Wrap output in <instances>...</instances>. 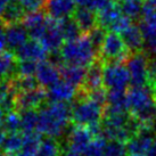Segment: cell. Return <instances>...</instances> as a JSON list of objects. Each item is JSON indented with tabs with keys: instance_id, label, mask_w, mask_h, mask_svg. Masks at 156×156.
<instances>
[{
	"instance_id": "cell-1",
	"label": "cell",
	"mask_w": 156,
	"mask_h": 156,
	"mask_svg": "<svg viewBox=\"0 0 156 156\" xmlns=\"http://www.w3.org/2000/svg\"><path fill=\"white\" fill-rule=\"evenodd\" d=\"M128 112L141 129L154 130L156 126V98L151 88L132 87L126 91Z\"/></svg>"
},
{
	"instance_id": "cell-2",
	"label": "cell",
	"mask_w": 156,
	"mask_h": 156,
	"mask_svg": "<svg viewBox=\"0 0 156 156\" xmlns=\"http://www.w3.org/2000/svg\"><path fill=\"white\" fill-rule=\"evenodd\" d=\"M71 121L72 107L69 104L50 103L39 112L37 131L47 138L57 139L65 133Z\"/></svg>"
},
{
	"instance_id": "cell-3",
	"label": "cell",
	"mask_w": 156,
	"mask_h": 156,
	"mask_svg": "<svg viewBox=\"0 0 156 156\" xmlns=\"http://www.w3.org/2000/svg\"><path fill=\"white\" fill-rule=\"evenodd\" d=\"M59 57L65 64L82 66L86 69L99 61L98 50L88 35H80L76 39L66 41L59 50Z\"/></svg>"
},
{
	"instance_id": "cell-4",
	"label": "cell",
	"mask_w": 156,
	"mask_h": 156,
	"mask_svg": "<svg viewBox=\"0 0 156 156\" xmlns=\"http://www.w3.org/2000/svg\"><path fill=\"white\" fill-rule=\"evenodd\" d=\"M104 106L83 94L72 106V121L75 126L95 128L101 124L104 116Z\"/></svg>"
},
{
	"instance_id": "cell-5",
	"label": "cell",
	"mask_w": 156,
	"mask_h": 156,
	"mask_svg": "<svg viewBox=\"0 0 156 156\" xmlns=\"http://www.w3.org/2000/svg\"><path fill=\"white\" fill-rule=\"evenodd\" d=\"M131 55L121 35L114 32L106 34L103 44L98 51V58L103 63H122Z\"/></svg>"
},
{
	"instance_id": "cell-6",
	"label": "cell",
	"mask_w": 156,
	"mask_h": 156,
	"mask_svg": "<svg viewBox=\"0 0 156 156\" xmlns=\"http://www.w3.org/2000/svg\"><path fill=\"white\" fill-rule=\"evenodd\" d=\"M103 83L108 90H126L130 83L129 71L122 63H104Z\"/></svg>"
},
{
	"instance_id": "cell-7",
	"label": "cell",
	"mask_w": 156,
	"mask_h": 156,
	"mask_svg": "<svg viewBox=\"0 0 156 156\" xmlns=\"http://www.w3.org/2000/svg\"><path fill=\"white\" fill-rule=\"evenodd\" d=\"M140 30L149 50V55L156 56V5L145 1L141 13Z\"/></svg>"
},
{
	"instance_id": "cell-8",
	"label": "cell",
	"mask_w": 156,
	"mask_h": 156,
	"mask_svg": "<svg viewBox=\"0 0 156 156\" xmlns=\"http://www.w3.org/2000/svg\"><path fill=\"white\" fill-rule=\"evenodd\" d=\"M148 58L149 54L139 51L131 54L126 59V69L130 74L132 87H146L148 83Z\"/></svg>"
},
{
	"instance_id": "cell-9",
	"label": "cell",
	"mask_w": 156,
	"mask_h": 156,
	"mask_svg": "<svg viewBox=\"0 0 156 156\" xmlns=\"http://www.w3.org/2000/svg\"><path fill=\"white\" fill-rule=\"evenodd\" d=\"M98 25L103 29H112V26L123 16L119 0H97L94 6Z\"/></svg>"
},
{
	"instance_id": "cell-10",
	"label": "cell",
	"mask_w": 156,
	"mask_h": 156,
	"mask_svg": "<svg viewBox=\"0 0 156 156\" xmlns=\"http://www.w3.org/2000/svg\"><path fill=\"white\" fill-rule=\"evenodd\" d=\"M44 9L49 18L65 21L73 16L78 8L74 0H46Z\"/></svg>"
},
{
	"instance_id": "cell-11",
	"label": "cell",
	"mask_w": 156,
	"mask_h": 156,
	"mask_svg": "<svg viewBox=\"0 0 156 156\" xmlns=\"http://www.w3.org/2000/svg\"><path fill=\"white\" fill-rule=\"evenodd\" d=\"M155 137L156 133L154 130L141 129L129 143H126L128 153L130 155L146 156L152 147Z\"/></svg>"
},
{
	"instance_id": "cell-12",
	"label": "cell",
	"mask_w": 156,
	"mask_h": 156,
	"mask_svg": "<svg viewBox=\"0 0 156 156\" xmlns=\"http://www.w3.org/2000/svg\"><path fill=\"white\" fill-rule=\"evenodd\" d=\"M47 56V49L38 40H29L16 50V58H18L20 62H31L39 64L46 61Z\"/></svg>"
},
{
	"instance_id": "cell-13",
	"label": "cell",
	"mask_w": 156,
	"mask_h": 156,
	"mask_svg": "<svg viewBox=\"0 0 156 156\" xmlns=\"http://www.w3.org/2000/svg\"><path fill=\"white\" fill-rule=\"evenodd\" d=\"M22 24L27 30L29 34L33 38V40L39 41L40 38L44 35V31L47 30L49 17H47L41 12H31L24 15Z\"/></svg>"
},
{
	"instance_id": "cell-14",
	"label": "cell",
	"mask_w": 156,
	"mask_h": 156,
	"mask_svg": "<svg viewBox=\"0 0 156 156\" xmlns=\"http://www.w3.org/2000/svg\"><path fill=\"white\" fill-rule=\"evenodd\" d=\"M64 37L61 31L59 21H55L49 18V24H48L47 30L44 31V35L40 38L39 42L47 49L48 52H56L61 50L63 42H64Z\"/></svg>"
},
{
	"instance_id": "cell-15",
	"label": "cell",
	"mask_w": 156,
	"mask_h": 156,
	"mask_svg": "<svg viewBox=\"0 0 156 156\" xmlns=\"http://www.w3.org/2000/svg\"><path fill=\"white\" fill-rule=\"evenodd\" d=\"M47 94L42 88L37 87L32 90L18 92L16 98V107L21 111H35L44 104Z\"/></svg>"
},
{
	"instance_id": "cell-16",
	"label": "cell",
	"mask_w": 156,
	"mask_h": 156,
	"mask_svg": "<svg viewBox=\"0 0 156 156\" xmlns=\"http://www.w3.org/2000/svg\"><path fill=\"white\" fill-rule=\"evenodd\" d=\"M46 94H47V98L50 100V103L69 104L73 99H75V97L78 96V89L64 80H59L54 86L48 88Z\"/></svg>"
},
{
	"instance_id": "cell-17",
	"label": "cell",
	"mask_w": 156,
	"mask_h": 156,
	"mask_svg": "<svg viewBox=\"0 0 156 156\" xmlns=\"http://www.w3.org/2000/svg\"><path fill=\"white\" fill-rule=\"evenodd\" d=\"M35 80L41 87L50 88L61 80V69L52 62H41L37 67Z\"/></svg>"
},
{
	"instance_id": "cell-18",
	"label": "cell",
	"mask_w": 156,
	"mask_h": 156,
	"mask_svg": "<svg viewBox=\"0 0 156 156\" xmlns=\"http://www.w3.org/2000/svg\"><path fill=\"white\" fill-rule=\"evenodd\" d=\"M96 137L90 128L82 126H74L67 134V146L86 153V148L92 138ZM86 155V154H84Z\"/></svg>"
},
{
	"instance_id": "cell-19",
	"label": "cell",
	"mask_w": 156,
	"mask_h": 156,
	"mask_svg": "<svg viewBox=\"0 0 156 156\" xmlns=\"http://www.w3.org/2000/svg\"><path fill=\"white\" fill-rule=\"evenodd\" d=\"M5 35H6V42H7V47L10 49H16L21 48L24 44L29 41V32L23 24H12V25H7L5 29Z\"/></svg>"
},
{
	"instance_id": "cell-20",
	"label": "cell",
	"mask_w": 156,
	"mask_h": 156,
	"mask_svg": "<svg viewBox=\"0 0 156 156\" xmlns=\"http://www.w3.org/2000/svg\"><path fill=\"white\" fill-rule=\"evenodd\" d=\"M17 95L18 91L14 83V80H0V108L7 112L12 111L14 106H16Z\"/></svg>"
},
{
	"instance_id": "cell-21",
	"label": "cell",
	"mask_w": 156,
	"mask_h": 156,
	"mask_svg": "<svg viewBox=\"0 0 156 156\" xmlns=\"http://www.w3.org/2000/svg\"><path fill=\"white\" fill-rule=\"evenodd\" d=\"M122 39L124 41L128 49L131 51V54L139 51H144V44L145 39L141 33V30L138 25L131 24L123 33L121 34Z\"/></svg>"
},
{
	"instance_id": "cell-22",
	"label": "cell",
	"mask_w": 156,
	"mask_h": 156,
	"mask_svg": "<svg viewBox=\"0 0 156 156\" xmlns=\"http://www.w3.org/2000/svg\"><path fill=\"white\" fill-rule=\"evenodd\" d=\"M74 22L76 23L78 27L81 32L89 33L98 25L97 22V15L95 10L91 8H78L73 15Z\"/></svg>"
},
{
	"instance_id": "cell-23",
	"label": "cell",
	"mask_w": 156,
	"mask_h": 156,
	"mask_svg": "<svg viewBox=\"0 0 156 156\" xmlns=\"http://www.w3.org/2000/svg\"><path fill=\"white\" fill-rule=\"evenodd\" d=\"M87 71L88 69L82 66L65 64L61 67V76L64 81L69 82V84L74 86L75 88H82L84 84L86 76H87Z\"/></svg>"
},
{
	"instance_id": "cell-24",
	"label": "cell",
	"mask_w": 156,
	"mask_h": 156,
	"mask_svg": "<svg viewBox=\"0 0 156 156\" xmlns=\"http://www.w3.org/2000/svg\"><path fill=\"white\" fill-rule=\"evenodd\" d=\"M103 65H100L99 61L91 65L87 71V76L82 87V92L87 94L90 91L97 90L103 88Z\"/></svg>"
},
{
	"instance_id": "cell-25",
	"label": "cell",
	"mask_w": 156,
	"mask_h": 156,
	"mask_svg": "<svg viewBox=\"0 0 156 156\" xmlns=\"http://www.w3.org/2000/svg\"><path fill=\"white\" fill-rule=\"evenodd\" d=\"M23 143H24V136L20 132L8 133L5 139L4 146H2L4 153L8 156L21 153L23 149Z\"/></svg>"
},
{
	"instance_id": "cell-26",
	"label": "cell",
	"mask_w": 156,
	"mask_h": 156,
	"mask_svg": "<svg viewBox=\"0 0 156 156\" xmlns=\"http://www.w3.org/2000/svg\"><path fill=\"white\" fill-rule=\"evenodd\" d=\"M16 55L12 51H6L0 54V80L7 79L10 74L16 71Z\"/></svg>"
},
{
	"instance_id": "cell-27",
	"label": "cell",
	"mask_w": 156,
	"mask_h": 156,
	"mask_svg": "<svg viewBox=\"0 0 156 156\" xmlns=\"http://www.w3.org/2000/svg\"><path fill=\"white\" fill-rule=\"evenodd\" d=\"M24 17V9L20 4H12L9 5L5 13L1 15V20L6 25H12V24H17L22 22Z\"/></svg>"
},
{
	"instance_id": "cell-28",
	"label": "cell",
	"mask_w": 156,
	"mask_h": 156,
	"mask_svg": "<svg viewBox=\"0 0 156 156\" xmlns=\"http://www.w3.org/2000/svg\"><path fill=\"white\" fill-rule=\"evenodd\" d=\"M39 113L37 111H23L21 113V130L23 133H32L38 128Z\"/></svg>"
},
{
	"instance_id": "cell-29",
	"label": "cell",
	"mask_w": 156,
	"mask_h": 156,
	"mask_svg": "<svg viewBox=\"0 0 156 156\" xmlns=\"http://www.w3.org/2000/svg\"><path fill=\"white\" fill-rule=\"evenodd\" d=\"M143 6L144 1H141V0H124L121 2L122 13L130 20L141 17Z\"/></svg>"
},
{
	"instance_id": "cell-30",
	"label": "cell",
	"mask_w": 156,
	"mask_h": 156,
	"mask_svg": "<svg viewBox=\"0 0 156 156\" xmlns=\"http://www.w3.org/2000/svg\"><path fill=\"white\" fill-rule=\"evenodd\" d=\"M63 149L56 139L46 138L41 141L40 148L35 156H62Z\"/></svg>"
},
{
	"instance_id": "cell-31",
	"label": "cell",
	"mask_w": 156,
	"mask_h": 156,
	"mask_svg": "<svg viewBox=\"0 0 156 156\" xmlns=\"http://www.w3.org/2000/svg\"><path fill=\"white\" fill-rule=\"evenodd\" d=\"M23 136H24V143H23L22 152L30 156H35L42 141L39 133L32 132V133H23Z\"/></svg>"
},
{
	"instance_id": "cell-32",
	"label": "cell",
	"mask_w": 156,
	"mask_h": 156,
	"mask_svg": "<svg viewBox=\"0 0 156 156\" xmlns=\"http://www.w3.org/2000/svg\"><path fill=\"white\" fill-rule=\"evenodd\" d=\"M106 139L104 136H96L86 148V156H104L106 149Z\"/></svg>"
},
{
	"instance_id": "cell-33",
	"label": "cell",
	"mask_w": 156,
	"mask_h": 156,
	"mask_svg": "<svg viewBox=\"0 0 156 156\" xmlns=\"http://www.w3.org/2000/svg\"><path fill=\"white\" fill-rule=\"evenodd\" d=\"M4 128L6 129V131H8V133L18 132V130H21V114L14 109L6 113Z\"/></svg>"
},
{
	"instance_id": "cell-34",
	"label": "cell",
	"mask_w": 156,
	"mask_h": 156,
	"mask_svg": "<svg viewBox=\"0 0 156 156\" xmlns=\"http://www.w3.org/2000/svg\"><path fill=\"white\" fill-rule=\"evenodd\" d=\"M59 26L61 31L63 33V37L66 41L69 40L76 39L80 37V29L78 27L76 23L74 22V20H65V21H59Z\"/></svg>"
},
{
	"instance_id": "cell-35",
	"label": "cell",
	"mask_w": 156,
	"mask_h": 156,
	"mask_svg": "<svg viewBox=\"0 0 156 156\" xmlns=\"http://www.w3.org/2000/svg\"><path fill=\"white\" fill-rule=\"evenodd\" d=\"M38 64L31 63V62H20L16 66V74L18 78L27 79V78H35Z\"/></svg>"
},
{
	"instance_id": "cell-36",
	"label": "cell",
	"mask_w": 156,
	"mask_h": 156,
	"mask_svg": "<svg viewBox=\"0 0 156 156\" xmlns=\"http://www.w3.org/2000/svg\"><path fill=\"white\" fill-rule=\"evenodd\" d=\"M104 156H128L126 145L120 141H109L106 145Z\"/></svg>"
},
{
	"instance_id": "cell-37",
	"label": "cell",
	"mask_w": 156,
	"mask_h": 156,
	"mask_svg": "<svg viewBox=\"0 0 156 156\" xmlns=\"http://www.w3.org/2000/svg\"><path fill=\"white\" fill-rule=\"evenodd\" d=\"M106 32H105V29H103L101 26L97 25L94 29V30H91L89 33H88V38L90 39V41L92 42V44L96 47V49L99 51V48L100 46L103 44L105 40V37H106Z\"/></svg>"
},
{
	"instance_id": "cell-38",
	"label": "cell",
	"mask_w": 156,
	"mask_h": 156,
	"mask_svg": "<svg viewBox=\"0 0 156 156\" xmlns=\"http://www.w3.org/2000/svg\"><path fill=\"white\" fill-rule=\"evenodd\" d=\"M18 1H20L18 4L27 13L40 12V9L44 7V4H46V0H18Z\"/></svg>"
},
{
	"instance_id": "cell-39",
	"label": "cell",
	"mask_w": 156,
	"mask_h": 156,
	"mask_svg": "<svg viewBox=\"0 0 156 156\" xmlns=\"http://www.w3.org/2000/svg\"><path fill=\"white\" fill-rule=\"evenodd\" d=\"M62 156H86L84 153L79 151V149H75L73 147H69L66 145V147L63 149L62 152Z\"/></svg>"
},
{
	"instance_id": "cell-40",
	"label": "cell",
	"mask_w": 156,
	"mask_h": 156,
	"mask_svg": "<svg viewBox=\"0 0 156 156\" xmlns=\"http://www.w3.org/2000/svg\"><path fill=\"white\" fill-rule=\"evenodd\" d=\"M75 4L80 6L81 8H94L95 4L97 2V0H74Z\"/></svg>"
},
{
	"instance_id": "cell-41",
	"label": "cell",
	"mask_w": 156,
	"mask_h": 156,
	"mask_svg": "<svg viewBox=\"0 0 156 156\" xmlns=\"http://www.w3.org/2000/svg\"><path fill=\"white\" fill-rule=\"evenodd\" d=\"M6 47H7V42H6L5 30L2 27H0V54L5 51V48Z\"/></svg>"
},
{
	"instance_id": "cell-42",
	"label": "cell",
	"mask_w": 156,
	"mask_h": 156,
	"mask_svg": "<svg viewBox=\"0 0 156 156\" xmlns=\"http://www.w3.org/2000/svg\"><path fill=\"white\" fill-rule=\"evenodd\" d=\"M10 4H12L10 0H0V17H1V15L5 13V10L7 9V7Z\"/></svg>"
},
{
	"instance_id": "cell-43",
	"label": "cell",
	"mask_w": 156,
	"mask_h": 156,
	"mask_svg": "<svg viewBox=\"0 0 156 156\" xmlns=\"http://www.w3.org/2000/svg\"><path fill=\"white\" fill-rule=\"evenodd\" d=\"M146 156H156V137H155V139H154V143H153L152 147H151L149 152L147 153Z\"/></svg>"
},
{
	"instance_id": "cell-44",
	"label": "cell",
	"mask_w": 156,
	"mask_h": 156,
	"mask_svg": "<svg viewBox=\"0 0 156 156\" xmlns=\"http://www.w3.org/2000/svg\"><path fill=\"white\" fill-rule=\"evenodd\" d=\"M6 137H7V134H6V132L2 130H0V147H2L4 146V143H5V139H6Z\"/></svg>"
},
{
	"instance_id": "cell-45",
	"label": "cell",
	"mask_w": 156,
	"mask_h": 156,
	"mask_svg": "<svg viewBox=\"0 0 156 156\" xmlns=\"http://www.w3.org/2000/svg\"><path fill=\"white\" fill-rule=\"evenodd\" d=\"M4 120H5V111L2 108H0V130L4 126Z\"/></svg>"
},
{
	"instance_id": "cell-46",
	"label": "cell",
	"mask_w": 156,
	"mask_h": 156,
	"mask_svg": "<svg viewBox=\"0 0 156 156\" xmlns=\"http://www.w3.org/2000/svg\"><path fill=\"white\" fill-rule=\"evenodd\" d=\"M10 156H30V155H27V154H25V153H18V154H15V155H10Z\"/></svg>"
},
{
	"instance_id": "cell-47",
	"label": "cell",
	"mask_w": 156,
	"mask_h": 156,
	"mask_svg": "<svg viewBox=\"0 0 156 156\" xmlns=\"http://www.w3.org/2000/svg\"><path fill=\"white\" fill-rule=\"evenodd\" d=\"M146 1H149V2H152V4L156 5V0H146Z\"/></svg>"
},
{
	"instance_id": "cell-48",
	"label": "cell",
	"mask_w": 156,
	"mask_h": 156,
	"mask_svg": "<svg viewBox=\"0 0 156 156\" xmlns=\"http://www.w3.org/2000/svg\"><path fill=\"white\" fill-rule=\"evenodd\" d=\"M0 156H6V155H5V153H2V152H0Z\"/></svg>"
},
{
	"instance_id": "cell-49",
	"label": "cell",
	"mask_w": 156,
	"mask_h": 156,
	"mask_svg": "<svg viewBox=\"0 0 156 156\" xmlns=\"http://www.w3.org/2000/svg\"><path fill=\"white\" fill-rule=\"evenodd\" d=\"M154 94H155V98H156V90H155V91H154Z\"/></svg>"
},
{
	"instance_id": "cell-50",
	"label": "cell",
	"mask_w": 156,
	"mask_h": 156,
	"mask_svg": "<svg viewBox=\"0 0 156 156\" xmlns=\"http://www.w3.org/2000/svg\"><path fill=\"white\" fill-rule=\"evenodd\" d=\"M129 156H137V155H129Z\"/></svg>"
},
{
	"instance_id": "cell-51",
	"label": "cell",
	"mask_w": 156,
	"mask_h": 156,
	"mask_svg": "<svg viewBox=\"0 0 156 156\" xmlns=\"http://www.w3.org/2000/svg\"><path fill=\"white\" fill-rule=\"evenodd\" d=\"M121 1H124V0H121Z\"/></svg>"
}]
</instances>
